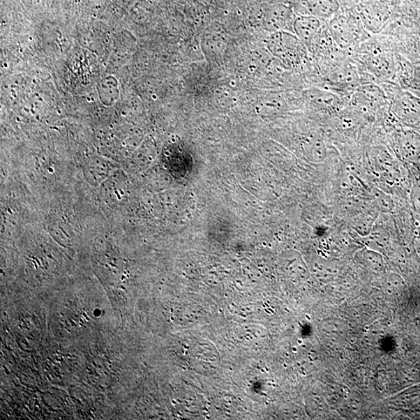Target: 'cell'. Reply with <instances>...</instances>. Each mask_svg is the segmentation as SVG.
Here are the masks:
<instances>
[{
    "label": "cell",
    "instance_id": "cell-1",
    "mask_svg": "<svg viewBox=\"0 0 420 420\" xmlns=\"http://www.w3.org/2000/svg\"><path fill=\"white\" fill-rule=\"evenodd\" d=\"M269 47L276 57L289 65L299 64L306 53L301 40L286 31L275 32L269 39Z\"/></svg>",
    "mask_w": 420,
    "mask_h": 420
},
{
    "label": "cell",
    "instance_id": "cell-2",
    "mask_svg": "<svg viewBox=\"0 0 420 420\" xmlns=\"http://www.w3.org/2000/svg\"><path fill=\"white\" fill-rule=\"evenodd\" d=\"M391 110L410 128H420V97L410 91H401L392 98Z\"/></svg>",
    "mask_w": 420,
    "mask_h": 420
},
{
    "label": "cell",
    "instance_id": "cell-3",
    "mask_svg": "<svg viewBox=\"0 0 420 420\" xmlns=\"http://www.w3.org/2000/svg\"><path fill=\"white\" fill-rule=\"evenodd\" d=\"M396 151L400 157L409 162H420V134L415 128H403L394 137Z\"/></svg>",
    "mask_w": 420,
    "mask_h": 420
},
{
    "label": "cell",
    "instance_id": "cell-4",
    "mask_svg": "<svg viewBox=\"0 0 420 420\" xmlns=\"http://www.w3.org/2000/svg\"><path fill=\"white\" fill-rule=\"evenodd\" d=\"M385 93L381 87L372 83L358 85L352 96V103L365 110H375L386 103Z\"/></svg>",
    "mask_w": 420,
    "mask_h": 420
},
{
    "label": "cell",
    "instance_id": "cell-5",
    "mask_svg": "<svg viewBox=\"0 0 420 420\" xmlns=\"http://www.w3.org/2000/svg\"><path fill=\"white\" fill-rule=\"evenodd\" d=\"M329 31L331 38L342 50L349 49L357 38L354 26L345 16H337L330 20Z\"/></svg>",
    "mask_w": 420,
    "mask_h": 420
},
{
    "label": "cell",
    "instance_id": "cell-6",
    "mask_svg": "<svg viewBox=\"0 0 420 420\" xmlns=\"http://www.w3.org/2000/svg\"><path fill=\"white\" fill-rule=\"evenodd\" d=\"M363 59L366 66L377 77L388 80L395 76V60L389 53L374 51L367 54Z\"/></svg>",
    "mask_w": 420,
    "mask_h": 420
},
{
    "label": "cell",
    "instance_id": "cell-7",
    "mask_svg": "<svg viewBox=\"0 0 420 420\" xmlns=\"http://www.w3.org/2000/svg\"><path fill=\"white\" fill-rule=\"evenodd\" d=\"M321 20L315 16H303L297 18L294 24L296 36L303 45H309L320 32Z\"/></svg>",
    "mask_w": 420,
    "mask_h": 420
},
{
    "label": "cell",
    "instance_id": "cell-8",
    "mask_svg": "<svg viewBox=\"0 0 420 420\" xmlns=\"http://www.w3.org/2000/svg\"><path fill=\"white\" fill-rule=\"evenodd\" d=\"M306 98L323 110H336L341 104L336 94L327 90L313 88L306 92Z\"/></svg>",
    "mask_w": 420,
    "mask_h": 420
},
{
    "label": "cell",
    "instance_id": "cell-9",
    "mask_svg": "<svg viewBox=\"0 0 420 420\" xmlns=\"http://www.w3.org/2000/svg\"><path fill=\"white\" fill-rule=\"evenodd\" d=\"M361 15L365 25L371 31L380 30L387 20L384 8L374 3L364 6Z\"/></svg>",
    "mask_w": 420,
    "mask_h": 420
},
{
    "label": "cell",
    "instance_id": "cell-10",
    "mask_svg": "<svg viewBox=\"0 0 420 420\" xmlns=\"http://www.w3.org/2000/svg\"><path fill=\"white\" fill-rule=\"evenodd\" d=\"M308 5L313 16L323 19L335 16L340 6L338 0H309Z\"/></svg>",
    "mask_w": 420,
    "mask_h": 420
},
{
    "label": "cell",
    "instance_id": "cell-11",
    "mask_svg": "<svg viewBox=\"0 0 420 420\" xmlns=\"http://www.w3.org/2000/svg\"><path fill=\"white\" fill-rule=\"evenodd\" d=\"M290 13L285 8L276 9V12L271 13L269 19L267 20V28L270 31H285L287 23L288 22Z\"/></svg>",
    "mask_w": 420,
    "mask_h": 420
},
{
    "label": "cell",
    "instance_id": "cell-12",
    "mask_svg": "<svg viewBox=\"0 0 420 420\" xmlns=\"http://www.w3.org/2000/svg\"><path fill=\"white\" fill-rule=\"evenodd\" d=\"M333 82L340 85H353L356 83V73L349 70H340L334 73Z\"/></svg>",
    "mask_w": 420,
    "mask_h": 420
},
{
    "label": "cell",
    "instance_id": "cell-13",
    "mask_svg": "<svg viewBox=\"0 0 420 420\" xmlns=\"http://www.w3.org/2000/svg\"><path fill=\"white\" fill-rule=\"evenodd\" d=\"M406 84L411 90L420 93V66L412 68L408 77L406 78Z\"/></svg>",
    "mask_w": 420,
    "mask_h": 420
},
{
    "label": "cell",
    "instance_id": "cell-14",
    "mask_svg": "<svg viewBox=\"0 0 420 420\" xmlns=\"http://www.w3.org/2000/svg\"><path fill=\"white\" fill-rule=\"evenodd\" d=\"M412 201L417 211L420 212V180L412 189Z\"/></svg>",
    "mask_w": 420,
    "mask_h": 420
}]
</instances>
